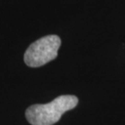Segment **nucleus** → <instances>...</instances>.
I'll return each mask as SVG.
<instances>
[{
	"mask_svg": "<svg viewBox=\"0 0 125 125\" xmlns=\"http://www.w3.org/2000/svg\"><path fill=\"white\" fill-rule=\"evenodd\" d=\"M78 98L74 95H62L46 104L32 105L26 110L27 120L32 125H52L62 114L76 107Z\"/></svg>",
	"mask_w": 125,
	"mask_h": 125,
	"instance_id": "f257e3e1",
	"label": "nucleus"
},
{
	"mask_svg": "<svg viewBox=\"0 0 125 125\" xmlns=\"http://www.w3.org/2000/svg\"><path fill=\"white\" fill-rule=\"evenodd\" d=\"M60 45L61 40L56 35L42 37L27 49L24 56V62L31 67L43 66L56 58Z\"/></svg>",
	"mask_w": 125,
	"mask_h": 125,
	"instance_id": "f03ea898",
	"label": "nucleus"
}]
</instances>
